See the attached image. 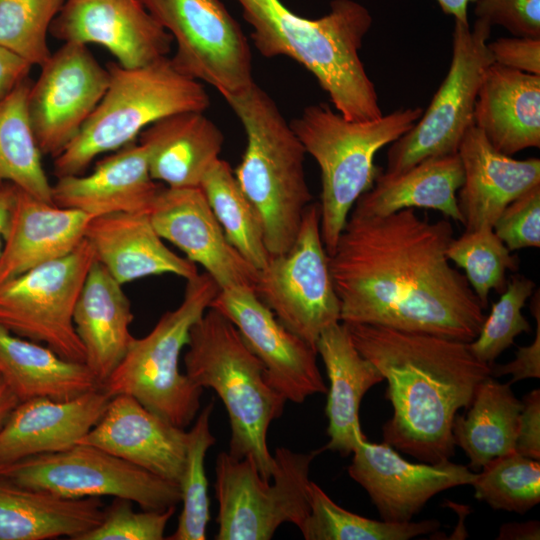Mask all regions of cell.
Segmentation results:
<instances>
[{
  "mask_svg": "<svg viewBox=\"0 0 540 540\" xmlns=\"http://www.w3.org/2000/svg\"><path fill=\"white\" fill-rule=\"evenodd\" d=\"M452 239L448 220L431 222L413 208L350 214L329 255L340 321L473 341L486 316L446 255Z\"/></svg>",
  "mask_w": 540,
  "mask_h": 540,
  "instance_id": "6da1fadb",
  "label": "cell"
},
{
  "mask_svg": "<svg viewBox=\"0 0 540 540\" xmlns=\"http://www.w3.org/2000/svg\"><path fill=\"white\" fill-rule=\"evenodd\" d=\"M358 351L387 382L393 408L382 426L383 442L423 463L450 460L453 422L478 385L491 375L469 343L380 325L347 324Z\"/></svg>",
  "mask_w": 540,
  "mask_h": 540,
  "instance_id": "7a4b0ae2",
  "label": "cell"
},
{
  "mask_svg": "<svg viewBox=\"0 0 540 540\" xmlns=\"http://www.w3.org/2000/svg\"><path fill=\"white\" fill-rule=\"evenodd\" d=\"M235 1L262 56H287L301 64L328 94L335 110L349 120L383 115L375 85L359 56L372 24L366 7L354 0H333L326 15L308 19L280 0Z\"/></svg>",
  "mask_w": 540,
  "mask_h": 540,
  "instance_id": "3957f363",
  "label": "cell"
},
{
  "mask_svg": "<svg viewBox=\"0 0 540 540\" xmlns=\"http://www.w3.org/2000/svg\"><path fill=\"white\" fill-rule=\"evenodd\" d=\"M186 346V376L197 386L213 389L227 411L228 453L237 459L249 457L261 477L271 480L276 463L267 433L287 400L271 385L265 366L234 324L215 309L209 307L195 322Z\"/></svg>",
  "mask_w": 540,
  "mask_h": 540,
  "instance_id": "277c9868",
  "label": "cell"
},
{
  "mask_svg": "<svg viewBox=\"0 0 540 540\" xmlns=\"http://www.w3.org/2000/svg\"><path fill=\"white\" fill-rule=\"evenodd\" d=\"M225 101L246 135L235 178L260 218L268 252L285 253L313 199L305 176L307 153L274 100L256 83Z\"/></svg>",
  "mask_w": 540,
  "mask_h": 540,
  "instance_id": "5b68a950",
  "label": "cell"
},
{
  "mask_svg": "<svg viewBox=\"0 0 540 540\" xmlns=\"http://www.w3.org/2000/svg\"><path fill=\"white\" fill-rule=\"evenodd\" d=\"M423 108H401L379 118L355 121L328 104L307 106L290 125L321 172L320 230L330 255L358 198L374 184L377 152L408 132Z\"/></svg>",
  "mask_w": 540,
  "mask_h": 540,
  "instance_id": "8992f818",
  "label": "cell"
},
{
  "mask_svg": "<svg viewBox=\"0 0 540 540\" xmlns=\"http://www.w3.org/2000/svg\"><path fill=\"white\" fill-rule=\"evenodd\" d=\"M109 84L76 137L53 161L59 178L82 174L99 155L135 142L155 121L186 111L204 112L210 97L201 82L164 57L139 68L107 64Z\"/></svg>",
  "mask_w": 540,
  "mask_h": 540,
  "instance_id": "52a82bcc",
  "label": "cell"
},
{
  "mask_svg": "<svg viewBox=\"0 0 540 540\" xmlns=\"http://www.w3.org/2000/svg\"><path fill=\"white\" fill-rule=\"evenodd\" d=\"M220 288L206 272L187 280L184 297L153 329L132 340L124 358L101 388L111 398L134 397L167 422L186 428L198 415L203 388L180 372L179 360L192 326Z\"/></svg>",
  "mask_w": 540,
  "mask_h": 540,
  "instance_id": "ba28073f",
  "label": "cell"
},
{
  "mask_svg": "<svg viewBox=\"0 0 540 540\" xmlns=\"http://www.w3.org/2000/svg\"><path fill=\"white\" fill-rule=\"evenodd\" d=\"M324 447L308 453L275 449L271 480L259 474L254 462L218 454L215 496L218 502L216 540H269L283 523L301 527L310 511L308 486L312 461Z\"/></svg>",
  "mask_w": 540,
  "mask_h": 540,
  "instance_id": "9c48e42d",
  "label": "cell"
},
{
  "mask_svg": "<svg viewBox=\"0 0 540 540\" xmlns=\"http://www.w3.org/2000/svg\"><path fill=\"white\" fill-rule=\"evenodd\" d=\"M491 27L476 19L454 20L452 59L448 73L414 126L392 142L385 173H400L434 156L457 153L474 125L477 94L487 68L494 63L487 42Z\"/></svg>",
  "mask_w": 540,
  "mask_h": 540,
  "instance_id": "30bf717a",
  "label": "cell"
},
{
  "mask_svg": "<svg viewBox=\"0 0 540 540\" xmlns=\"http://www.w3.org/2000/svg\"><path fill=\"white\" fill-rule=\"evenodd\" d=\"M0 479L65 498L127 499L143 510H164L181 502L179 485L85 444L0 466Z\"/></svg>",
  "mask_w": 540,
  "mask_h": 540,
  "instance_id": "8fae6325",
  "label": "cell"
},
{
  "mask_svg": "<svg viewBox=\"0 0 540 540\" xmlns=\"http://www.w3.org/2000/svg\"><path fill=\"white\" fill-rule=\"evenodd\" d=\"M95 260L94 249L84 237L68 255L0 283V325L65 359L84 363L73 312Z\"/></svg>",
  "mask_w": 540,
  "mask_h": 540,
  "instance_id": "7c38bea8",
  "label": "cell"
},
{
  "mask_svg": "<svg viewBox=\"0 0 540 540\" xmlns=\"http://www.w3.org/2000/svg\"><path fill=\"white\" fill-rule=\"evenodd\" d=\"M171 35V58L183 74L214 87L224 99L255 83L251 50L240 25L220 0H140Z\"/></svg>",
  "mask_w": 540,
  "mask_h": 540,
  "instance_id": "4fadbf2b",
  "label": "cell"
},
{
  "mask_svg": "<svg viewBox=\"0 0 540 540\" xmlns=\"http://www.w3.org/2000/svg\"><path fill=\"white\" fill-rule=\"evenodd\" d=\"M255 293L288 330L313 348L326 327L340 322V301L321 236L319 204L306 208L289 250L271 256L258 271Z\"/></svg>",
  "mask_w": 540,
  "mask_h": 540,
  "instance_id": "5bb4252c",
  "label": "cell"
},
{
  "mask_svg": "<svg viewBox=\"0 0 540 540\" xmlns=\"http://www.w3.org/2000/svg\"><path fill=\"white\" fill-rule=\"evenodd\" d=\"M40 68L28 92L27 110L41 153L55 158L98 106L109 72L79 43H64Z\"/></svg>",
  "mask_w": 540,
  "mask_h": 540,
  "instance_id": "9a60e30c",
  "label": "cell"
},
{
  "mask_svg": "<svg viewBox=\"0 0 540 540\" xmlns=\"http://www.w3.org/2000/svg\"><path fill=\"white\" fill-rule=\"evenodd\" d=\"M210 308L234 324L265 366L271 385L287 401L301 404L309 396L327 392L315 348L288 330L254 290H219Z\"/></svg>",
  "mask_w": 540,
  "mask_h": 540,
  "instance_id": "2e32d148",
  "label": "cell"
},
{
  "mask_svg": "<svg viewBox=\"0 0 540 540\" xmlns=\"http://www.w3.org/2000/svg\"><path fill=\"white\" fill-rule=\"evenodd\" d=\"M352 454L349 476L367 492L381 519L387 522L412 521L436 494L471 485L477 473L450 460L411 463L389 444L367 439Z\"/></svg>",
  "mask_w": 540,
  "mask_h": 540,
  "instance_id": "e0dca14e",
  "label": "cell"
},
{
  "mask_svg": "<svg viewBox=\"0 0 540 540\" xmlns=\"http://www.w3.org/2000/svg\"><path fill=\"white\" fill-rule=\"evenodd\" d=\"M49 33L64 43L102 46L129 69L167 57L173 43L140 0H65Z\"/></svg>",
  "mask_w": 540,
  "mask_h": 540,
  "instance_id": "ac0fdd59",
  "label": "cell"
},
{
  "mask_svg": "<svg viewBox=\"0 0 540 540\" xmlns=\"http://www.w3.org/2000/svg\"><path fill=\"white\" fill-rule=\"evenodd\" d=\"M148 215L160 237L200 264L220 290L255 292L258 270L227 240L200 187L162 186Z\"/></svg>",
  "mask_w": 540,
  "mask_h": 540,
  "instance_id": "d6986e66",
  "label": "cell"
},
{
  "mask_svg": "<svg viewBox=\"0 0 540 540\" xmlns=\"http://www.w3.org/2000/svg\"><path fill=\"white\" fill-rule=\"evenodd\" d=\"M188 432L118 394L94 427L77 443L95 446L162 479L180 484Z\"/></svg>",
  "mask_w": 540,
  "mask_h": 540,
  "instance_id": "ffe728a7",
  "label": "cell"
},
{
  "mask_svg": "<svg viewBox=\"0 0 540 540\" xmlns=\"http://www.w3.org/2000/svg\"><path fill=\"white\" fill-rule=\"evenodd\" d=\"M109 400L99 387L68 400L20 401L0 428V466L76 445L99 421Z\"/></svg>",
  "mask_w": 540,
  "mask_h": 540,
  "instance_id": "44dd1931",
  "label": "cell"
},
{
  "mask_svg": "<svg viewBox=\"0 0 540 540\" xmlns=\"http://www.w3.org/2000/svg\"><path fill=\"white\" fill-rule=\"evenodd\" d=\"M458 153L464 180L457 198L466 230L493 228L513 200L540 185V159L517 160L497 151L472 125Z\"/></svg>",
  "mask_w": 540,
  "mask_h": 540,
  "instance_id": "7402d4cb",
  "label": "cell"
},
{
  "mask_svg": "<svg viewBox=\"0 0 540 540\" xmlns=\"http://www.w3.org/2000/svg\"><path fill=\"white\" fill-rule=\"evenodd\" d=\"M162 185L150 174L145 148L132 142L97 162L88 174L57 178L52 203L91 218L117 212L149 213Z\"/></svg>",
  "mask_w": 540,
  "mask_h": 540,
  "instance_id": "603a6c76",
  "label": "cell"
},
{
  "mask_svg": "<svg viewBox=\"0 0 540 540\" xmlns=\"http://www.w3.org/2000/svg\"><path fill=\"white\" fill-rule=\"evenodd\" d=\"M90 219L15 186L0 253V283L71 253L83 240Z\"/></svg>",
  "mask_w": 540,
  "mask_h": 540,
  "instance_id": "cb8c5ba5",
  "label": "cell"
},
{
  "mask_svg": "<svg viewBox=\"0 0 540 540\" xmlns=\"http://www.w3.org/2000/svg\"><path fill=\"white\" fill-rule=\"evenodd\" d=\"M84 237L96 260L122 285L151 275L174 274L189 280L198 274L195 263L164 244L147 213L93 217Z\"/></svg>",
  "mask_w": 540,
  "mask_h": 540,
  "instance_id": "d4e9b609",
  "label": "cell"
},
{
  "mask_svg": "<svg viewBox=\"0 0 540 540\" xmlns=\"http://www.w3.org/2000/svg\"><path fill=\"white\" fill-rule=\"evenodd\" d=\"M315 349L329 380L325 414L329 442L325 450L347 457L367 439L362 432L359 410L364 395L384 381L374 364L356 348L345 323L336 322L319 335Z\"/></svg>",
  "mask_w": 540,
  "mask_h": 540,
  "instance_id": "484cf974",
  "label": "cell"
},
{
  "mask_svg": "<svg viewBox=\"0 0 540 540\" xmlns=\"http://www.w3.org/2000/svg\"><path fill=\"white\" fill-rule=\"evenodd\" d=\"M474 125L499 152L540 147V75L492 63L482 79Z\"/></svg>",
  "mask_w": 540,
  "mask_h": 540,
  "instance_id": "4316f807",
  "label": "cell"
},
{
  "mask_svg": "<svg viewBox=\"0 0 540 540\" xmlns=\"http://www.w3.org/2000/svg\"><path fill=\"white\" fill-rule=\"evenodd\" d=\"M122 286L95 260L74 307L73 323L84 348V363L100 386L134 339L129 330L134 315Z\"/></svg>",
  "mask_w": 540,
  "mask_h": 540,
  "instance_id": "83f0119b",
  "label": "cell"
},
{
  "mask_svg": "<svg viewBox=\"0 0 540 540\" xmlns=\"http://www.w3.org/2000/svg\"><path fill=\"white\" fill-rule=\"evenodd\" d=\"M138 139L146 150L151 177L172 188L199 187L224 144L222 131L201 111L161 118Z\"/></svg>",
  "mask_w": 540,
  "mask_h": 540,
  "instance_id": "f1b7e54d",
  "label": "cell"
},
{
  "mask_svg": "<svg viewBox=\"0 0 540 540\" xmlns=\"http://www.w3.org/2000/svg\"><path fill=\"white\" fill-rule=\"evenodd\" d=\"M463 180L458 152L426 158L396 174L380 171L373 186L358 198L350 214L386 216L407 208H428L462 223L456 192Z\"/></svg>",
  "mask_w": 540,
  "mask_h": 540,
  "instance_id": "f546056e",
  "label": "cell"
},
{
  "mask_svg": "<svg viewBox=\"0 0 540 540\" xmlns=\"http://www.w3.org/2000/svg\"><path fill=\"white\" fill-rule=\"evenodd\" d=\"M100 498H65L0 479V540L77 537L104 516Z\"/></svg>",
  "mask_w": 540,
  "mask_h": 540,
  "instance_id": "4dcf8cb0",
  "label": "cell"
},
{
  "mask_svg": "<svg viewBox=\"0 0 540 540\" xmlns=\"http://www.w3.org/2000/svg\"><path fill=\"white\" fill-rule=\"evenodd\" d=\"M0 377L19 401L37 397L68 400L101 387L85 363L65 359L1 325Z\"/></svg>",
  "mask_w": 540,
  "mask_h": 540,
  "instance_id": "1f68e13d",
  "label": "cell"
},
{
  "mask_svg": "<svg viewBox=\"0 0 540 540\" xmlns=\"http://www.w3.org/2000/svg\"><path fill=\"white\" fill-rule=\"evenodd\" d=\"M467 409L466 415H456L452 435L469 459L468 467L477 472L490 460L515 451L522 401L509 382L490 375L478 385Z\"/></svg>",
  "mask_w": 540,
  "mask_h": 540,
  "instance_id": "d6a6232c",
  "label": "cell"
},
{
  "mask_svg": "<svg viewBox=\"0 0 540 540\" xmlns=\"http://www.w3.org/2000/svg\"><path fill=\"white\" fill-rule=\"evenodd\" d=\"M29 78L0 101V183L9 182L52 203V184L43 167L27 110Z\"/></svg>",
  "mask_w": 540,
  "mask_h": 540,
  "instance_id": "836d02e7",
  "label": "cell"
},
{
  "mask_svg": "<svg viewBox=\"0 0 540 540\" xmlns=\"http://www.w3.org/2000/svg\"><path fill=\"white\" fill-rule=\"evenodd\" d=\"M199 187L230 244L256 270L263 269L271 257L263 227L230 164L217 159L204 174Z\"/></svg>",
  "mask_w": 540,
  "mask_h": 540,
  "instance_id": "e575fe53",
  "label": "cell"
},
{
  "mask_svg": "<svg viewBox=\"0 0 540 540\" xmlns=\"http://www.w3.org/2000/svg\"><path fill=\"white\" fill-rule=\"evenodd\" d=\"M308 493L310 511L299 528L306 540H409L441 526L436 519L395 523L360 516L337 505L313 481Z\"/></svg>",
  "mask_w": 540,
  "mask_h": 540,
  "instance_id": "d590c367",
  "label": "cell"
},
{
  "mask_svg": "<svg viewBox=\"0 0 540 540\" xmlns=\"http://www.w3.org/2000/svg\"><path fill=\"white\" fill-rule=\"evenodd\" d=\"M214 404L210 402L197 416L188 431L186 459L179 484L183 508L178 525L168 540H205L210 521V500L205 470L208 449L216 442L210 431V416Z\"/></svg>",
  "mask_w": 540,
  "mask_h": 540,
  "instance_id": "8d00e7d4",
  "label": "cell"
},
{
  "mask_svg": "<svg viewBox=\"0 0 540 540\" xmlns=\"http://www.w3.org/2000/svg\"><path fill=\"white\" fill-rule=\"evenodd\" d=\"M446 255L465 272V277L485 309L491 290L501 294L507 285L506 272L517 271L519 259L495 234L493 228L465 230L452 239Z\"/></svg>",
  "mask_w": 540,
  "mask_h": 540,
  "instance_id": "74e56055",
  "label": "cell"
},
{
  "mask_svg": "<svg viewBox=\"0 0 540 540\" xmlns=\"http://www.w3.org/2000/svg\"><path fill=\"white\" fill-rule=\"evenodd\" d=\"M471 483L495 510L525 514L540 502V462L516 451L487 462Z\"/></svg>",
  "mask_w": 540,
  "mask_h": 540,
  "instance_id": "f35d334b",
  "label": "cell"
},
{
  "mask_svg": "<svg viewBox=\"0 0 540 540\" xmlns=\"http://www.w3.org/2000/svg\"><path fill=\"white\" fill-rule=\"evenodd\" d=\"M65 0H0V46L41 67L52 52L47 34Z\"/></svg>",
  "mask_w": 540,
  "mask_h": 540,
  "instance_id": "ab89813d",
  "label": "cell"
},
{
  "mask_svg": "<svg viewBox=\"0 0 540 540\" xmlns=\"http://www.w3.org/2000/svg\"><path fill=\"white\" fill-rule=\"evenodd\" d=\"M536 285L523 275H515L507 283L498 301L481 327L478 336L469 343L473 355L488 365L514 344L523 332H531V326L522 313L527 299Z\"/></svg>",
  "mask_w": 540,
  "mask_h": 540,
  "instance_id": "60d3db41",
  "label": "cell"
},
{
  "mask_svg": "<svg viewBox=\"0 0 540 540\" xmlns=\"http://www.w3.org/2000/svg\"><path fill=\"white\" fill-rule=\"evenodd\" d=\"M131 501L116 498L103 519L76 540H162L176 506L164 510L136 512Z\"/></svg>",
  "mask_w": 540,
  "mask_h": 540,
  "instance_id": "b9f144b4",
  "label": "cell"
},
{
  "mask_svg": "<svg viewBox=\"0 0 540 540\" xmlns=\"http://www.w3.org/2000/svg\"><path fill=\"white\" fill-rule=\"evenodd\" d=\"M493 231L510 251L540 247V185L520 195L502 211Z\"/></svg>",
  "mask_w": 540,
  "mask_h": 540,
  "instance_id": "7bdbcfd3",
  "label": "cell"
},
{
  "mask_svg": "<svg viewBox=\"0 0 540 540\" xmlns=\"http://www.w3.org/2000/svg\"><path fill=\"white\" fill-rule=\"evenodd\" d=\"M474 13L513 36L540 38V0H476Z\"/></svg>",
  "mask_w": 540,
  "mask_h": 540,
  "instance_id": "ee69618b",
  "label": "cell"
},
{
  "mask_svg": "<svg viewBox=\"0 0 540 540\" xmlns=\"http://www.w3.org/2000/svg\"><path fill=\"white\" fill-rule=\"evenodd\" d=\"M494 63L524 73L540 75V38L502 37L490 43Z\"/></svg>",
  "mask_w": 540,
  "mask_h": 540,
  "instance_id": "f6af8a7d",
  "label": "cell"
},
{
  "mask_svg": "<svg viewBox=\"0 0 540 540\" xmlns=\"http://www.w3.org/2000/svg\"><path fill=\"white\" fill-rule=\"evenodd\" d=\"M530 310L537 322L536 335L528 346L518 347L515 359L506 364H492L491 375H512L510 384L528 378H540V295L537 290L531 300Z\"/></svg>",
  "mask_w": 540,
  "mask_h": 540,
  "instance_id": "bcb514c9",
  "label": "cell"
},
{
  "mask_svg": "<svg viewBox=\"0 0 540 540\" xmlns=\"http://www.w3.org/2000/svg\"><path fill=\"white\" fill-rule=\"evenodd\" d=\"M522 401L518 421L515 451L519 454L540 459V390L527 393Z\"/></svg>",
  "mask_w": 540,
  "mask_h": 540,
  "instance_id": "7dc6e473",
  "label": "cell"
},
{
  "mask_svg": "<svg viewBox=\"0 0 540 540\" xmlns=\"http://www.w3.org/2000/svg\"><path fill=\"white\" fill-rule=\"evenodd\" d=\"M32 67L24 59L0 46V101L29 78Z\"/></svg>",
  "mask_w": 540,
  "mask_h": 540,
  "instance_id": "c3c4849f",
  "label": "cell"
},
{
  "mask_svg": "<svg viewBox=\"0 0 540 540\" xmlns=\"http://www.w3.org/2000/svg\"><path fill=\"white\" fill-rule=\"evenodd\" d=\"M498 540H539L540 523L536 520L510 522L503 524L497 536Z\"/></svg>",
  "mask_w": 540,
  "mask_h": 540,
  "instance_id": "681fc988",
  "label": "cell"
},
{
  "mask_svg": "<svg viewBox=\"0 0 540 540\" xmlns=\"http://www.w3.org/2000/svg\"><path fill=\"white\" fill-rule=\"evenodd\" d=\"M15 185L9 182L0 183V253L7 221L14 198Z\"/></svg>",
  "mask_w": 540,
  "mask_h": 540,
  "instance_id": "f907efd6",
  "label": "cell"
},
{
  "mask_svg": "<svg viewBox=\"0 0 540 540\" xmlns=\"http://www.w3.org/2000/svg\"><path fill=\"white\" fill-rule=\"evenodd\" d=\"M19 402L16 395L0 377V428L8 414Z\"/></svg>",
  "mask_w": 540,
  "mask_h": 540,
  "instance_id": "816d5d0a",
  "label": "cell"
},
{
  "mask_svg": "<svg viewBox=\"0 0 540 540\" xmlns=\"http://www.w3.org/2000/svg\"><path fill=\"white\" fill-rule=\"evenodd\" d=\"M476 0H437L442 11L447 15H452L454 20L468 21L467 7L470 2Z\"/></svg>",
  "mask_w": 540,
  "mask_h": 540,
  "instance_id": "f5cc1de1",
  "label": "cell"
}]
</instances>
